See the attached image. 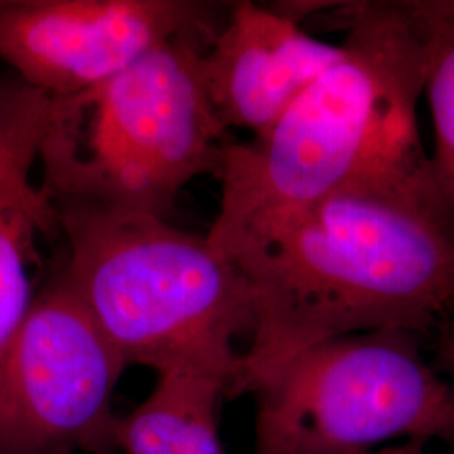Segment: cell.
<instances>
[{
  "instance_id": "obj_1",
  "label": "cell",
  "mask_w": 454,
  "mask_h": 454,
  "mask_svg": "<svg viewBox=\"0 0 454 454\" xmlns=\"http://www.w3.org/2000/svg\"><path fill=\"white\" fill-rule=\"evenodd\" d=\"M215 247L241 271L254 311L238 395L322 341L418 333L454 311V223L433 177L348 189Z\"/></svg>"
},
{
  "instance_id": "obj_5",
  "label": "cell",
  "mask_w": 454,
  "mask_h": 454,
  "mask_svg": "<svg viewBox=\"0 0 454 454\" xmlns=\"http://www.w3.org/2000/svg\"><path fill=\"white\" fill-rule=\"evenodd\" d=\"M254 394L256 454H367L392 439L454 441V382L427 365L407 332L313 345Z\"/></svg>"
},
{
  "instance_id": "obj_10",
  "label": "cell",
  "mask_w": 454,
  "mask_h": 454,
  "mask_svg": "<svg viewBox=\"0 0 454 454\" xmlns=\"http://www.w3.org/2000/svg\"><path fill=\"white\" fill-rule=\"evenodd\" d=\"M226 386L195 373H162L155 387L114 429L123 454H226L219 436V406Z\"/></svg>"
},
{
  "instance_id": "obj_2",
  "label": "cell",
  "mask_w": 454,
  "mask_h": 454,
  "mask_svg": "<svg viewBox=\"0 0 454 454\" xmlns=\"http://www.w3.org/2000/svg\"><path fill=\"white\" fill-rule=\"evenodd\" d=\"M339 11L340 58L268 130L227 140L212 244L348 189L431 177L418 127L419 27L403 2H347Z\"/></svg>"
},
{
  "instance_id": "obj_6",
  "label": "cell",
  "mask_w": 454,
  "mask_h": 454,
  "mask_svg": "<svg viewBox=\"0 0 454 454\" xmlns=\"http://www.w3.org/2000/svg\"><path fill=\"white\" fill-rule=\"evenodd\" d=\"M125 369L56 264L0 367V454L118 453Z\"/></svg>"
},
{
  "instance_id": "obj_3",
  "label": "cell",
  "mask_w": 454,
  "mask_h": 454,
  "mask_svg": "<svg viewBox=\"0 0 454 454\" xmlns=\"http://www.w3.org/2000/svg\"><path fill=\"white\" fill-rule=\"evenodd\" d=\"M52 209L66 276L125 365L211 377L236 397L253 300L207 234L142 212L80 202H52Z\"/></svg>"
},
{
  "instance_id": "obj_7",
  "label": "cell",
  "mask_w": 454,
  "mask_h": 454,
  "mask_svg": "<svg viewBox=\"0 0 454 454\" xmlns=\"http://www.w3.org/2000/svg\"><path fill=\"white\" fill-rule=\"evenodd\" d=\"M217 12L199 0H0V59L44 97H73L167 41L209 46Z\"/></svg>"
},
{
  "instance_id": "obj_11",
  "label": "cell",
  "mask_w": 454,
  "mask_h": 454,
  "mask_svg": "<svg viewBox=\"0 0 454 454\" xmlns=\"http://www.w3.org/2000/svg\"><path fill=\"white\" fill-rule=\"evenodd\" d=\"M409 16L426 44L422 97L429 103L434 131V148L429 157L431 177L444 211L454 223V27L411 12Z\"/></svg>"
},
{
  "instance_id": "obj_16",
  "label": "cell",
  "mask_w": 454,
  "mask_h": 454,
  "mask_svg": "<svg viewBox=\"0 0 454 454\" xmlns=\"http://www.w3.org/2000/svg\"><path fill=\"white\" fill-rule=\"evenodd\" d=\"M454 454V453H453Z\"/></svg>"
},
{
  "instance_id": "obj_12",
  "label": "cell",
  "mask_w": 454,
  "mask_h": 454,
  "mask_svg": "<svg viewBox=\"0 0 454 454\" xmlns=\"http://www.w3.org/2000/svg\"><path fill=\"white\" fill-rule=\"evenodd\" d=\"M404 5L412 16L454 27V0H411Z\"/></svg>"
},
{
  "instance_id": "obj_15",
  "label": "cell",
  "mask_w": 454,
  "mask_h": 454,
  "mask_svg": "<svg viewBox=\"0 0 454 454\" xmlns=\"http://www.w3.org/2000/svg\"><path fill=\"white\" fill-rule=\"evenodd\" d=\"M0 142H2V118H0Z\"/></svg>"
},
{
  "instance_id": "obj_8",
  "label": "cell",
  "mask_w": 454,
  "mask_h": 454,
  "mask_svg": "<svg viewBox=\"0 0 454 454\" xmlns=\"http://www.w3.org/2000/svg\"><path fill=\"white\" fill-rule=\"evenodd\" d=\"M341 54L298 22L254 2H234L207 49L202 74L223 127L268 130Z\"/></svg>"
},
{
  "instance_id": "obj_13",
  "label": "cell",
  "mask_w": 454,
  "mask_h": 454,
  "mask_svg": "<svg viewBox=\"0 0 454 454\" xmlns=\"http://www.w3.org/2000/svg\"><path fill=\"white\" fill-rule=\"evenodd\" d=\"M439 358L444 371H448L454 377V317L444 330L442 340L439 345Z\"/></svg>"
},
{
  "instance_id": "obj_9",
  "label": "cell",
  "mask_w": 454,
  "mask_h": 454,
  "mask_svg": "<svg viewBox=\"0 0 454 454\" xmlns=\"http://www.w3.org/2000/svg\"><path fill=\"white\" fill-rule=\"evenodd\" d=\"M49 98L20 84L0 93V367L33 307L39 236L58 232L48 197L31 182Z\"/></svg>"
},
{
  "instance_id": "obj_14",
  "label": "cell",
  "mask_w": 454,
  "mask_h": 454,
  "mask_svg": "<svg viewBox=\"0 0 454 454\" xmlns=\"http://www.w3.org/2000/svg\"><path fill=\"white\" fill-rule=\"evenodd\" d=\"M426 444L424 441H404L403 444L397 446H390V448H384L380 451H372L367 454H427L426 453Z\"/></svg>"
},
{
  "instance_id": "obj_4",
  "label": "cell",
  "mask_w": 454,
  "mask_h": 454,
  "mask_svg": "<svg viewBox=\"0 0 454 454\" xmlns=\"http://www.w3.org/2000/svg\"><path fill=\"white\" fill-rule=\"evenodd\" d=\"M202 43L172 39L105 82L49 98L37 160L49 202L168 219L195 179H217L227 130L202 74Z\"/></svg>"
}]
</instances>
